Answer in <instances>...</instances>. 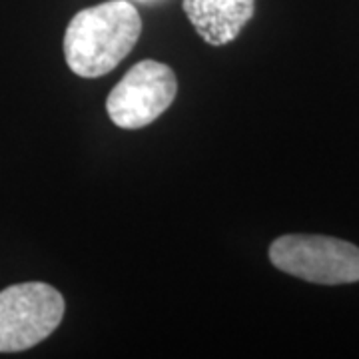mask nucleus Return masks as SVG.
Instances as JSON below:
<instances>
[{"mask_svg":"<svg viewBox=\"0 0 359 359\" xmlns=\"http://www.w3.org/2000/svg\"><path fill=\"white\" fill-rule=\"evenodd\" d=\"M142 18L128 0H108L72 16L65 34L68 68L80 78L112 72L140 39Z\"/></svg>","mask_w":359,"mask_h":359,"instance_id":"nucleus-1","label":"nucleus"},{"mask_svg":"<svg viewBox=\"0 0 359 359\" xmlns=\"http://www.w3.org/2000/svg\"><path fill=\"white\" fill-rule=\"evenodd\" d=\"M269 262L283 273L311 283L359 282V248L330 236H282L269 245Z\"/></svg>","mask_w":359,"mask_h":359,"instance_id":"nucleus-2","label":"nucleus"},{"mask_svg":"<svg viewBox=\"0 0 359 359\" xmlns=\"http://www.w3.org/2000/svg\"><path fill=\"white\" fill-rule=\"evenodd\" d=\"M65 297L48 283H16L0 292V353L39 346L65 318Z\"/></svg>","mask_w":359,"mask_h":359,"instance_id":"nucleus-3","label":"nucleus"},{"mask_svg":"<svg viewBox=\"0 0 359 359\" xmlns=\"http://www.w3.org/2000/svg\"><path fill=\"white\" fill-rule=\"evenodd\" d=\"M176 94L178 78L170 66L158 60H142L108 94L106 112L118 128H146L172 106Z\"/></svg>","mask_w":359,"mask_h":359,"instance_id":"nucleus-4","label":"nucleus"},{"mask_svg":"<svg viewBox=\"0 0 359 359\" xmlns=\"http://www.w3.org/2000/svg\"><path fill=\"white\" fill-rule=\"evenodd\" d=\"M182 8L200 39L210 46H224L252 20L256 0H182Z\"/></svg>","mask_w":359,"mask_h":359,"instance_id":"nucleus-5","label":"nucleus"}]
</instances>
